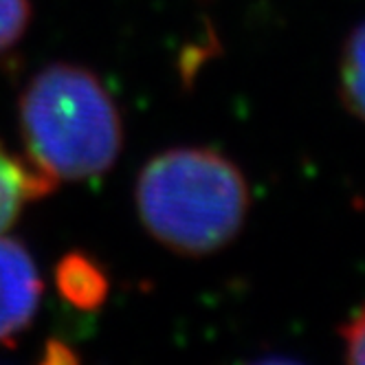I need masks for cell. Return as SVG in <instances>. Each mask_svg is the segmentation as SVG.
Segmentation results:
<instances>
[{
	"label": "cell",
	"instance_id": "6da1fadb",
	"mask_svg": "<svg viewBox=\"0 0 365 365\" xmlns=\"http://www.w3.org/2000/svg\"><path fill=\"white\" fill-rule=\"evenodd\" d=\"M150 236L182 255H210L238 236L249 212L240 168L210 148H172L152 156L135 187Z\"/></svg>",
	"mask_w": 365,
	"mask_h": 365
},
{
	"label": "cell",
	"instance_id": "7a4b0ae2",
	"mask_svg": "<svg viewBox=\"0 0 365 365\" xmlns=\"http://www.w3.org/2000/svg\"><path fill=\"white\" fill-rule=\"evenodd\" d=\"M20 130L29 163L48 180H86L121 154V113L99 77L75 64H51L20 95Z\"/></svg>",
	"mask_w": 365,
	"mask_h": 365
},
{
	"label": "cell",
	"instance_id": "3957f363",
	"mask_svg": "<svg viewBox=\"0 0 365 365\" xmlns=\"http://www.w3.org/2000/svg\"><path fill=\"white\" fill-rule=\"evenodd\" d=\"M42 299V277L27 247L0 233V348L27 330Z\"/></svg>",
	"mask_w": 365,
	"mask_h": 365
},
{
	"label": "cell",
	"instance_id": "277c9868",
	"mask_svg": "<svg viewBox=\"0 0 365 365\" xmlns=\"http://www.w3.org/2000/svg\"><path fill=\"white\" fill-rule=\"evenodd\" d=\"M53 187V180H48L29 161L18 159L0 143V233H5L16 222L24 205L42 198Z\"/></svg>",
	"mask_w": 365,
	"mask_h": 365
},
{
	"label": "cell",
	"instance_id": "5b68a950",
	"mask_svg": "<svg viewBox=\"0 0 365 365\" xmlns=\"http://www.w3.org/2000/svg\"><path fill=\"white\" fill-rule=\"evenodd\" d=\"M58 282L64 297L82 308L97 306L106 295V279L97 271L91 259L82 255H71L60 264Z\"/></svg>",
	"mask_w": 365,
	"mask_h": 365
},
{
	"label": "cell",
	"instance_id": "8992f818",
	"mask_svg": "<svg viewBox=\"0 0 365 365\" xmlns=\"http://www.w3.org/2000/svg\"><path fill=\"white\" fill-rule=\"evenodd\" d=\"M341 97L350 113L365 121V22L350 34L344 46Z\"/></svg>",
	"mask_w": 365,
	"mask_h": 365
},
{
	"label": "cell",
	"instance_id": "52a82bcc",
	"mask_svg": "<svg viewBox=\"0 0 365 365\" xmlns=\"http://www.w3.org/2000/svg\"><path fill=\"white\" fill-rule=\"evenodd\" d=\"M31 0H0V53L9 51L29 27Z\"/></svg>",
	"mask_w": 365,
	"mask_h": 365
},
{
	"label": "cell",
	"instance_id": "ba28073f",
	"mask_svg": "<svg viewBox=\"0 0 365 365\" xmlns=\"http://www.w3.org/2000/svg\"><path fill=\"white\" fill-rule=\"evenodd\" d=\"M341 341L346 359L350 363H365V306L356 310V315L341 326Z\"/></svg>",
	"mask_w": 365,
	"mask_h": 365
}]
</instances>
